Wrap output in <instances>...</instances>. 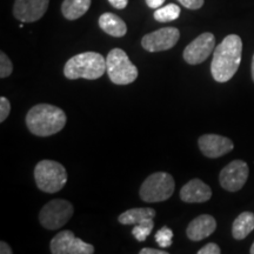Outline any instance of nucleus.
<instances>
[{
    "label": "nucleus",
    "instance_id": "obj_1",
    "mask_svg": "<svg viewBox=\"0 0 254 254\" xmlns=\"http://www.w3.org/2000/svg\"><path fill=\"white\" fill-rule=\"evenodd\" d=\"M243 41L237 34H230L215 47L211 63L212 77L218 82H226L234 77L241 63Z\"/></svg>",
    "mask_w": 254,
    "mask_h": 254
},
{
    "label": "nucleus",
    "instance_id": "obj_2",
    "mask_svg": "<svg viewBox=\"0 0 254 254\" xmlns=\"http://www.w3.org/2000/svg\"><path fill=\"white\" fill-rule=\"evenodd\" d=\"M66 120V114L62 109L50 104H39L27 112L26 125L32 134L50 136L62 131Z\"/></svg>",
    "mask_w": 254,
    "mask_h": 254
},
{
    "label": "nucleus",
    "instance_id": "obj_3",
    "mask_svg": "<svg viewBox=\"0 0 254 254\" xmlns=\"http://www.w3.org/2000/svg\"><path fill=\"white\" fill-rule=\"evenodd\" d=\"M106 72V59L97 52H84L72 57L64 67V74L69 80L84 78L95 80Z\"/></svg>",
    "mask_w": 254,
    "mask_h": 254
},
{
    "label": "nucleus",
    "instance_id": "obj_4",
    "mask_svg": "<svg viewBox=\"0 0 254 254\" xmlns=\"http://www.w3.org/2000/svg\"><path fill=\"white\" fill-rule=\"evenodd\" d=\"M34 179L38 189L45 193H57L67 183V171L55 160H41L34 168Z\"/></svg>",
    "mask_w": 254,
    "mask_h": 254
},
{
    "label": "nucleus",
    "instance_id": "obj_5",
    "mask_svg": "<svg viewBox=\"0 0 254 254\" xmlns=\"http://www.w3.org/2000/svg\"><path fill=\"white\" fill-rule=\"evenodd\" d=\"M106 72L113 84L128 85L138 78V68L133 65L126 52L122 49L110 51L106 58Z\"/></svg>",
    "mask_w": 254,
    "mask_h": 254
},
{
    "label": "nucleus",
    "instance_id": "obj_6",
    "mask_svg": "<svg viewBox=\"0 0 254 254\" xmlns=\"http://www.w3.org/2000/svg\"><path fill=\"white\" fill-rule=\"evenodd\" d=\"M176 183L166 172H155L146 178L139 190V195L145 202H161L170 199L174 193Z\"/></svg>",
    "mask_w": 254,
    "mask_h": 254
},
{
    "label": "nucleus",
    "instance_id": "obj_7",
    "mask_svg": "<svg viewBox=\"0 0 254 254\" xmlns=\"http://www.w3.org/2000/svg\"><path fill=\"white\" fill-rule=\"evenodd\" d=\"M73 206L67 200L55 199L41 208L39 213V221L41 226L46 230H59L67 224L73 215Z\"/></svg>",
    "mask_w": 254,
    "mask_h": 254
},
{
    "label": "nucleus",
    "instance_id": "obj_8",
    "mask_svg": "<svg viewBox=\"0 0 254 254\" xmlns=\"http://www.w3.org/2000/svg\"><path fill=\"white\" fill-rule=\"evenodd\" d=\"M51 252L53 254H93L94 247L75 238L71 231H62L51 240Z\"/></svg>",
    "mask_w": 254,
    "mask_h": 254
},
{
    "label": "nucleus",
    "instance_id": "obj_9",
    "mask_svg": "<svg viewBox=\"0 0 254 254\" xmlns=\"http://www.w3.org/2000/svg\"><path fill=\"white\" fill-rule=\"evenodd\" d=\"M250 168L245 161L233 160L225 166L219 174V183L228 192H238L249 179Z\"/></svg>",
    "mask_w": 254,
    "mask_h": 254
},
{
    "label": "nucleus",
    "instance_id": "obj_10",
    "mask_svg": "<svg viewBox=\"0 0 254 254\" xmlns=\"http://www.w3.org/2000/svg\"><path fill=\"white\" fill-rule=\"evenodd\" d=\"M215 38L213 34L205 32L186 46L183 53L184 60L190 65H198L204 63L213 52Z\"/></svg>",
    "mask_w": 254,
    "mask_h": 254
},
{
    "label": "nucleus",
    "instance_id": "obj_11",
    "mask_svg": "<svg viewBox=\"0 0 254 254\" xmlns=\"http://www.w3.org/2000/svg\"><path fill=\"white\" fill-rule=\"evenodd\" d=\"M180 32L176 27H164L144 36L141 46L147 52H161L171 50L178 43Z\"/></svg>",
    "mask_w": 254,
    "mask_h": 254
},
{
    "label": "nucleus",
    "instance_id": "obj_12",
    "mask_svg": "<svg viewBox=\"0 0 254 254\" xmlns=\"http://www.w3.org/2000/svg\"><path fill=\"white\" fill-rule=\"evenodd\" d=\"M50 0H14L13 15L23 23H33L44 17Z\"/></svg>",
    "mask_w": 254,
    "mask_h": 254
},
{
    "label": "nucleus",
    "instance_id": "obj_13",
    "mask_svg": "<svg viewBox=\"0 0 254 254\" xmlns=\"http://www.w3.org/2000/svg\"><path fill=\"white\" fill-rule=\"evenodd\" d=\"M198 145L201 153L207 158H220L234 148L233 141L227 136L219 134H204L199 138Z\"/></svg>",
    "mask_w": 254,
    "mask_h": 254
},
{
    "label": "nucleus",
    "instance_id": "obj_14",
    "mask_svg": "<svg viewBox=\"0 0 254 254\" xmlns=\"http://www.w3.org/2000/svg\"><path fill=\"white\" fill-rule=\"evenodd\" d=\"M212 190L208 185L200 179L190 180L186 185L180 190V199L189 204H199L206 202L211 199Z\"/></svg>",
    "mask_w": 254,
    "mask_h": 254
},
{
    "label": "nucleus",
    "instance_id": "obj_15",
    "mask_svg": "<svg viewBox=\"0 0 254 254\" xmlns=\"http://www.w3.org/2000/svg\"><path fill=\"white\" fill-rule=\"evenodd\" d=\"M215 228H217L215 219L209 214H201L190 222L186 234L190 240L200 241L213 234Z\"/></svg>",
    "mask_w": 254,
    "mask_h": 254
},
{
    "label": "nucleus",
    "instance_id": "obj_16",
    "mask_svg": "<svg viewBox=\"0 0 254 254\" xmlns=\"http://www.w3.org/2000/svg\"><path fill=\"white\" fill-rule=\"evenodd\" d=\"M99 26L105 33L116 38L124 37L127 33V26L125 21L117 14L110 13V12L100 15Z\"/></svg>",
    "mask_w": 254,
    "mask_h": 254
},
{
    "label": "nucleus",
    "instance_id": "obj_17",
    "mask_svg": "<svg viewBox=\"0 0 254 254\" xmlns=\"http://www.w3.org/2000/svg\"><path fill=\"white\" fill-rule=\"evenodd\" d=\"M254 230V213L243 212L232 225V236L236 240H243Z\"/></svg>",
    "mask_w": 254,
    "mask_h": 254
},
{
    "label": "nucleus",
    "instance_id": "obj_18",
    "mask_svg": "<svg viewBox=\"0 0 254 254\" xmlns=\"http://www.w3.org/2000/svg\"><path fill=\"white\" fill-rule=\"evenodd\" d=\"M155 211L150 207H138L127 209L119 215L118 221L123 225H136L147 220V219H154Z\"/></svg>",
    "mask_w": 254,
    "mask_h": 254
},
{
    "label": "nucleus",
    "instance_id": "obj_19",
    "mask_svg": "<svg viewBox=\"0 0 254 254\" xmlns=\"http://www.w3.org/2000/svg\"><path fill=\"white\" fill-rule=\"evenodd\" d=\"M91 7V0H64L62 13L67 20H77Z\"/></svg>",
    "mask_w": 254,
    "mask_h": 254
},
{
    "label": "nucleus",
    "instance_id": "obj_20",
    "mask_svg": "<svg viewBox=\"0 0 254 254\" xmlns=\"http://www.w3.org/2000/svg\"><path fill=\"white\" fill-rule=\"evenodd\" d=\"M180 7L178 5L168 4L164 7L155 9L153 17L159 23H170V21L177 20L180 15Z\"/></svg>",
    "mask_w": 254,
    "mask_h": 254
},
{
    "label": "nucleus",
    "instance_id": "obj_21",
    "mask_svg": "<svg viewBox=\"0 0 254 254\" xmlns=\"http://www.w3.org/2000/svg\"><path fill=\"white\" fill-rule=\"evenodd\" d=\"M153 219H147V220L142 221L140 224L134 225V228L132 230V234L138 241H144L146 240V238L150 236L151 232L153 231Z\"/></svg>",
    "mask_w": 254,
    "mask_h": 254
},
{
    "label": "nucleus",
    "instance_id": "obj_22",
    "mask_svg": "<svg viewBox=\"0 0 254 254\" xmlns=\"http://www.w3.org/2000/svg\"><path fill=\"white\" fill-rule=\"evenodd\" d=\"M154 239H155V241H157L158 245L161 247V249H167V247H170L171 245H172L173 232L171 228H168L166 226L161 227L160 230L155 233Z\"/></svg>",
    "mask_w": 254,
    "mask_h": 254
},
{
    "label": "nucleus",
    "instance_id": "obj_23",
    "mask_svg": "<svg viewBox=\"0 0 254 254\" xmlns=\"http://www.w3.org/2000/svg\"><path fill=\"white\" fill-rule=\"evenodd\" d=\"M13 72V64L4 52L0 53V78L5 79Z\"/></svg>",
    "mask_w": 254,
    "mask_h": 254
},
{
    "label": "nucleus",
    "instance_id": "obj_24",
    "mask_svg": "<svg viewBox=\"0 0 254 254\" xmlns=\"http://www.w3.org/2000/svg\"><path fill=\"white\" fill-rule=\"evenodd\" d=\"M11 112V104L7 98H0V123H4Z\"/></svg>",
    "mask_w": 254,
    "mask_h": 254
},
{
    "label": "nucleus",
    "instance_id": "obj_25",
    "mask_svg": "<svg viewBox=\"0 0 254 254\" xmlns=\"http://www.w3.org/2000/svg\"><path fill=\"white\" fill-rule=\"evenodd\" d=\"M220 253H221L220 247L214 243L206 244L201 250L198 251V254H220Z\"/></svg>",
    "mask_w": 254,
    "mask_h": 254
},
{
    "label": "nucleus",
    "instance_id": "obj_26",
    "mask_svg": "<svg viewBox=\"0 0 254 254\" xmlns=\"http://www.w3.org/2000/svg\"><path fill=\"white\" fill-rule=\"evenodd\" d=\"M184 7L189 9H199L204 5V0H178Z\"/></svg>",
    "mask_w": 254,
    "mask_h": 254
},
{
    "label": "nucleus",
    "instance_id": "obj_27",
    "mask_svg": "<svg viewBox=\"0 0 254 254\" xmlns=\"http://www.w3.org/2000/svg\"><path fill=\"white\" fill-rule=\"evenodd\" d=\"M109 2L114 8L124 9L128 4V0H109Z\"/></svg>",
    "mask_w": 254,
    "mask_h": 254
},
{
    "label": "nucleus",
    "instance_id": "obj_28",
    "mask_svg": "<svg viewBox=\"0 0 254 254\" xmlns=\"http://www.w3.org/2000/svg\"><path fill=\"white\" fill-rule=\"evenodd\" d=\"M145 1H146V4H147L148 7L157 9L164 5L165 0H145Z\"/></svg>",
    "mask_w": 254,
    "mask_h": 254
},
{
    "label": "nucleus",
    "instance_id": "obj_29",
    "mask_svg": "<svg viewBox=\"0 0 254 254\" xmlns=\"http://www.w3.org/2000/svg\"><path fill=\"white\" fill-rule=\"evenodd\" d=\"M140 254H168L167 251L154 250V249H142L140 250Z\"/></svg>",
    "mask_w": 254,
    "mask_h": 254
},
{
    "label": "nucleus",
    "instance_id": "obj_30",
    "mask_svg": "<svg viewBox=\"0 0 254 254\" xmlns=\"http://www.w3.org/2000/svg\"><path fill=\"white\" fill-rule=\"evenodd\" d=\"M0 253L1 254H12L13 253V251H12L11 247L7 243H5V241H1L0 243Z\"/></svg>",
    "mask_w": 254,
    "mask_h": 254
},
{
    "label": "nucleus",
    "instance_id": "obj_31",
    "mask_svg": "<svg viewBox=\"0 0 254 254\" xmlns=\"http://www.w3.org/2000/svg\"><path fill=\"white\" fill-rule=\"evenodd\" d=\"M251 71H252V79L254 81V56H253V60H252V67H251Z\"/></svg>",
    "mask_w": 254,
    "mask_h": 254
},
{
    "label": "nucleus",
    "instance_id": "obj_32",
    "mask_svg": "<svg viewBox=\"0 0 254 254\" xmlns=\"http://www.w3.org/2000/svg\"><path fill=\"white\" fill-rule=\"evenodd\" d=\"M250 253H251V254H254V243H253V245L251 246V249H250Z\"/></svg>",
    "mask_w": 254,
    "mask_h": 254
}]
</instances>
